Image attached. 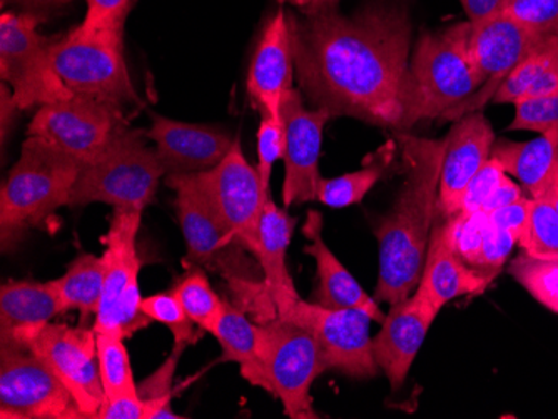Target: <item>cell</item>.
Segmentation results:
<instances>
[{"instance_id": "obj_17", "label": "cell", "mask_w": 558, "mask_h": 419, "mask_svg": "<svg viewBox=\"0 0 558 419\" xmlns=\"http://www.w3.org/2000/svg\"><path fill=\"white\" fill-rule=\"evenodd\" d=\"M281 115L284 122V206L318 201L323 131L335 115L326 109L304 108L303 94L294 87L284 94Z\"/></svg>"}, {"instance_id": "obj_31", "label": "cell", "mask_w": 558, "mask_h": 419, "mask_svg": "<svg viewBox=\"0 0 558 419\" xmlns=\"http://www.w3.org/2000/svg\"><path fill=\"white\" fill-rule=\"evenodd\" d=\"M100 381L109 399L140 396L124 337L111 331H96Z\"/></svg>"}, {"instance_id": "obj_7", "label": "cell", "mask_w": 558, "mask_h": 419, "mask_svg": "<svg viewBox=\"0 0 558 419\" xmlns=\"http://www.w3.org/2000/svg\"><path fill=\"white\" fill-rule=\"evenodd\" d=\"M262 387L283 405L291 419H315L313 383L325 373L318 343L308 328L283 316L258 324Z\"/></svg>"}, {"instance_id": "obj_4", "label": "cell", "mask_w": 558, "mask_h": 419, "mask_svg": "<svg viewBox=\"0 0 558 419\" xmlns=\"http://www.w3.org/2000/svg\"><path fill=\"white\" fill-rule=\"evenodd\" d=\"M166 184L175 190V212L186 241L183 266L219 274L230 286L233 305L253 312L256 323L276 318L275 308L266 298L258 259L247 258L250 251L218 223L203 197L178 174H169Z\"/></svg>"}, {"instance_id": "obj_11", "label": "cell", "mask_w": 558, "mask_h": 419, "mask_svg": "<svg viewBox=\"0 0 558 419\" xmlns=\"http://www.w3.org/2000/svg\"><path fill=\"white\" fill-rule=\"evenodd\" d=\"M143 212L114 209L105 243V291L94 331H111L131 337L149 326L150 319L141 311V259L137 255V233Z\"/></svg>"}, {"instance_id": "obj_44", "label": "cell", "mask_w": 558, "mask_h": 419, "mask_svg": "<svg viewBox=\"0 0 558 419\" xmlns=\"http://www.w3.org/2000/svg\"><path fill=\"white\" fill-rule=\"evenodd\" d=\"M184 346L174 344V352L169 356L168 361L156 371L149 380L144 381L143 384H137L140 396L143 399L165 398L169 396L172 390V377H174L175 366L180 361L181 355L184 353Z\"/></svg>"}, {"instance_id": "obj_3", "label": "cell", "mask_w": 558, "mask_h": 419, "mask_svg": "<svg viewBox=\"0 0 558 419\" xmlns=\"http://www.w3.org/2000/svg\"><path fill=\"white\" fill-rule=\"evenodd\" d=\"M470 22H457L422 33L416 40L401 89L398 133H407L420 121L441 119L480 89L470 54Z\"/></svg>"}, {"instance_id": "obj_18", "label": "cell", "mask_w": 558, "mask_h": 419, "mask_svg": "<svg viewBox=\"0 0 558 419\" xmlns=\"http://www.w3.org/2000/svg\"><path fill=\"white\" fill-rule=\"evenodd\" d=\"M438 312L425 294L416 289L409 298L391 306L385 316L381 330L373 337V355L378 368L387 374L391 390L403 386Z\"/></svg>"}, {"instance_id": "obj_26", "label": "cell", "mask_w": 558, "mask_h": 419, "mask_svg": "<svg viewBox=\"0 0 558 419\" xmlns=\"http://www.w3.org/2000/svg\"><path fill=\"white\" fill-rule=\"evenodd\" d=\"M490 158L505 174L515 177L532 199L547 197L558 176V130L526 143L495 140Z\"/></svg>"}, {"instance_id": "obj_30", "label": "cell", "mask_w": 558, "mask_h": 419, "mask_svg": "<svg viewBox=\"0 0 558 419\" xmlns=\"http://www.w3.org/2000/svg\"><path fill=\"white\" fill-rule=\"evenodd\" d=\"M393 143H388L379 147L378 151L359 171L348 172V174L333 177V180H323L322 177L318 187V201L335 209L360 205L366 194L384 177L385 171L393 161Z\"/></svg>"}, {"instance_id": "obj_9", "label": "cell", "mask_w": 558, "mask_h": 419, "mask_svg": "<svg viewBox=\"0 0 558 419\" xmlns=\"http://www.w3.org/2000/svg\"><path fill=\"white\" fill-rule=\"evenodd\" d=\"M44 19L33 12L0 15V77L11 87L19 109L43 108L74 96L52 64L54 37L37 30Z\"/></svg>"}, {"instance_id": "obj_45", "label": "cell", "mask_w": 558, "mask_h": 419, "mask_svg": "<svg viewBox=\"0 0 558 419\" xmlns=\"http://www.w3.org/2000/svg\"><path fill=\"white\" fill-rule=\"evenodd\" d=\"M529 206L530 199L522 197L520 201L513 202V205L505 206V208L490 212L488 218H490L495 226L509 231L519 241L520 234H522L523 227H525L526 218H529Z\"/></svg>"}, {"instance_id": "obj_13", "label": "cell", "mask_w": 558, "mask_h": 419, "mask_svg": "<svg viewBox=\"0 0 558 419\" xmlns=\"http://www.w3.org/2000/svg\"><path fill=\"white\" fill-rule=\"evenodd\" d=\"M124 111L93 97L74 96L37 109L29 136L43 137L81 164L105 151L109 140L125 126Z\"/></svg>"}, {"instance_id": "obj_24", "label": "cell", "mask_w": 558, "mask_h": 419, "mask_svg": "<svg viewBox=\"0 0 558 419\" xmlns=\"http://www.w3.org/2000/svg\"><path fill=\"white\" fill-rule=\"evenodd\" d=\"M52 284L11 281L0 289V343L29 348L37 334L61 315Z\"/></svg>"}, {"instance_id": "obj_14", "label": "cell", "mask_w": 558, "mask_h": 419, "mask_svg": "<svg viewBox=\"0 0 558 419\" xmlns=\"http://www.w3.org/2000/svg\"><path fill=\"white\" fill-rule=\"evenodd\" d=\"M470 26V54L478 74L480 89L441 115L444 121H459L470 112L484 109L505 77L547 37L526 29L505 14Z\"/></svg>"}, {"instance_id": "obj_15", "label": "cell", "mask_w": 558, "mask_h": 419, "mask_svg": "<svg viewBox=\"0 0 558 419\" xmlns=\"http://www.w3.org/2000/svg\"><path fill=\"white\" fill-rule=\"evenodd\" d=\"M283 318L312 331L326 371L337 369L359 380L378 374L369 334L373 319L362 309H329L300 299Z\"/></svg>"}, {"instance_id": "obj_37", "label": "cell", "mask_w": 558, "mask_h": 419, "mask_svg": "<svg viewBox=\"0 0 558 419\" xmlns=\"http://www.w3.org/2000/svg\"><path fill=\"white\" fill-rule=\"evenodd\" d=\"M172 394L165 398L143 399L141 396L109 399L97 412V419H180L172 411Z\"/></svg>"}, {"instance_id": "obj_40", "label": "cell", "mask_w": 558, "mask_h": 419, "mask_svg": "<svg viewBox=\"0 0 558 419\" xmlns=\"http://www.w3.org/2000/svg\"><path fill=\"white\" fill-rule=\"evenodd\" d=\"M284 152V122L283 119L272 118L271 114H262V124L258 130V169L263 187L269 193L272 165Z\"/></svg>"}, {"instance_id": "obj_21", "label": "cell", "mask_w": 558, "mask_h": 419, "mask_svg": "<svg viewBox=\"0 0 558 419\" xmlns=\"http://www.w3.org/2000/svg\"><path fill=\"white\" fill-rule=\"evenodd\" d=\"M294 72L288 14L279 8L263 30L247 76V96L259 114L266 112L272 118L283 119L281 102L284 94L294 87Z\"/></svg>"}, {"instance_id": "obj_27", "label": "cell", "mask_w": 558, "mask_h": 419, "mask_svg": "<svg viewBox=\"0 0 558 419\" xmlns=\"http://www.w3.org/2000/svg\"><path fill=\"white\" fill-rule=\"evenodd\" d=\"M555 90H558V37L547 36L505 77L492 101L515 106Z\"/></svg>"}, {"instance_id": "obj_29", "label": "cell", "mask_w": 558, "mask_h": 419, "mask_svg": "<svg viewBox=\"0 0 558 419\" xmlns=\"http://www.w3.org/2000/svg\"><path fill=\"white\" fill-rule=\"evenodd\" d=\"M105 276L106 264L102 256L99 258L86 252L77 256L68 266L64 276L50 281L58 293L62 312L77 309L83 321L96 316L105 291Z\"/></svg>"}, {"instance_id": "obj_48", "label": "cell", "mask_w": 558, "mask_h": 419, "mask_svg": "<svg viewBox=\"0 0 558 419\" xmlns=\"http://www.w3.org/2000/svg\"><path fill=\"white\" fill-rule=\"evenodd\" d=\"M0 122H2V144L5 143L9 136V126L14 121L15 112L21 111L15 104L14 94L9 90V86L2 83V89H0Z\"/></svg>"}, {"instance_id": "obj_50", "label": "cell", "mask_w": 558, "mask_h": 419, "mask_svg": "<svg viewBox=\"0 0 558 419\" xmlns=\"http://www.w3.org/2000/svg\"><path fill=\"white\" fill-rule=\"evenodd\" d=\"M11 2L24 9V12L43 15V12L54 11L62 5H68L71 0H11Z\"/></svg>"}, {"instance_id": "obj_38", "label": "cell", "mask_w": 558, "mask_h": 419, "mask_svg": "<svg viewBox=\"0 0 558 419\" xmlns=\"http://www.w3.org/2000/svg\"><path fill=\"white\" fill-rule=\"evenodd\" d=\"M550 130H558V90L515 104V118L510 122L509 131L544 134Z\"/></svg>"}, {"instance_id": "obj_39", "label": "cell", "mask_w": 558, "mask_h": 419, "mask_svg": "<svg viewBox=\"0 0 558 419\" xmlns=\"http://www.w3.org/2000/svg\"><path fill=\"white\" fill-rule=\"evenodd\" d=\"M504 14L542 36L558 37V0H509Z\"/></svg>"}, {"instance_id": "obj_16", "label": "cell", "mask_w": 558, "mask_h": 419, "mask_svg": "<svg viewBox=\"0 0 558 419\" xmlns=\"http://www.w3.org/2000/svg\"><path fill=\"white\" fill-rule=\"evenodd\" d=\"M72 394L84 418H96L106 403L94 328L49 323L29 344Z\"/></svg>"}, {"instance_id": "obj_10", "label": "cell", "mask_w": 558, "mask_h": 419, "mask_svg": "<svg viewBox=\"0 0 558 419\" xmlns=\"http://www.w3.org/2000/svg\"><path fill=\"white\" fill-rule=\"evenodd\" d=\"M178 176L203 197L218 223L256 258L269 193L263 187L258 169L244 158L240 139L215 168Z\"/></svg>"}, {"instance_id": "obj_1", "label": "cell", "mask_w": 558, "mask_h": 419, "mask_svg": "<svg viewBox=\"0 0 558 419\" xmlns=\"http://www.w3.org/2000/svg\"><path fill=\"white\" fill-rule=\"evenodd\" d=\"M301 94L313 109L400 130L413 24L403 0H372L351 14L287 12Z\"/></svg>"}, {"instance_id": "obj_34", "label": "cell", "mask_w": 558, "mask_h": 419, "mask_svg": "<svg viewBox=\"0 0 558 419\" xmlns=\"http://www.w3.org/2000/svg\"><path fill=\"white\" fill-rule=\"evenodd\" d=\"M517 244L532 258L558 256V214L547 197H530L529 218Z\"/></svg>"}, {"instance_id": "obj_28", "label": "cell", "mask_w": 558, "mask_h": 419, "mask_svg": "<svg viewBox=\"0 0 558 419\" xmlns=\"http://www.w3.org/2000/svg\"><path fill=\"white\" fill-rule=\"evenodd\" d=\"M213 336L222 348V361L238 362L244 380L262 387V366L258 359V324L247 318L243 309L226 299L225 315Z\"/></svg>"}, {"instance_id": "obj_8", "label": "cell", "mask_w": 558, "mask_h": 419, "mask_svg": "<svg viewBox=\"0 0 558 419\" xmlns=\"http://www.w3.org/2000/svg\"><path fill=\"white\" fill-rule=\"evenodd\" d=\"M50 58L58 76L77 96L93 97L124 111L137 104L136 89L125 64L122 34L80 29L56 39Z\"/></svg>"}, {"instance_id": "obj_42", "label": "cell", "mask_w": 558, "mask_h": 419, "mask_svg": "<svg viewBox=\"0 0 558 419\" xmlns=\"http://www.w3.org/2000/svg\"><path fill=\"white\" fill-rule=\"evenodd\" d=\"M505 177H507V174H505L504 169L494 159H488L487 164L476 172L469 186H466L460 212H463V214H475V212L482 211L485 202L490 199L492 194L500 186Z\"/></svg>"}, {"instance_id": "obj_19", "label": "cell", "mask_w": 558, "mask_h": 419, "mask_svg": "<svg viewBox=\"0 0 558 419\" xmlns=\"http://www.w3.org/2000/svg\"><path fill=\"white\" fill-rule=\"evenodd\" d=\"M494 143V130L482 112H470L454 121L447 136L441 164L438 215L451 218L460 212L466 186L476 172L487 164Z\"/></svg>"}, {"instance_id": "obj_23", "label": "cell", "mask_w": 558, "mask_h": 419, "mask_svg": "<svg viewBox=\"0 0 558 419\" xmlns=\"http://www.w3.org/2000/svg\"><path fill=\"white\" fill-rule=\"evenodd\" d=\"M323 221L318 212L310 211L308 221L304 223L303 234L308 237V246L303 251L316 262L318 284L313 291L312 303L329 309H362L372 316L375 323H384L385 316L375 299L365 293L359 281L338 261L323 241Z\"/></svg>"}, {"instance_id": "obj_43", "label": "cell", "mask_w": 558, "mask_h": 419, "mask_svg": "<svg viewBox=\"0 0 558 419\" xmlns=\"http://www.w3.org/2000/svg\"><path fill=\"white\" fill-rule=\"evenodd\" d=\"M515 244V236L509 233V231L500 230V227L495 226L487 214V224H485L484 230V243H482V252H480V269H482L484 273L497 276Z\"/></svg>"}, {"instance_id": "obj_2", "label": "cell", "mask_w": 558, "mask_h": 419, "mask_svg": "<svg viewBox=\"0 0 558 419\" xmlns=\"http://www.w3.org/2000/svg\"><path fill=\"white\" fill-rule=\"evenodd\" d=\"M407 180L391 211L375 227L379 274L375 298L393 306L412 296L422 280L429 234L438 215V187L447 137L423 139L398 133Z\"/></svg>"}, {"instance_id": "obj_51", "label": "cell", "mask_w": 558, "mask_h": 419, "mask_svg": "<svg viewBox=\"0 0 558 419\" xmlns=\"http://www.w3.org/2000/svg\"><path fill=\"white\" fill-rule=\"evenodd\" d=\"M547 199L551 202L558 214V176L555 180L554 186H551L550 193L547 194Z\"/></svg>"}, {"instance_id": "obj_47", "label": "cell", "mask_w": 558, "mask_h": 419, "mask_svg": "<svg viewBox=\"0 0 558 419\" xmlns=\"http://www.w3.org/2000/svg\"><path fill=\"white\" fill-rule=\"evenodd\" d=\"M522 186L517 184L515 181L510 180L509 174L501 181L500 186L494 190L490 199L485 202L484 208H482V212H490L497 211V209L505 208V206L513 205V202L520 201L522 199Z\"/></svg>"}, {"instance_id": "obj_6", "label": "cell", "mask_w": 558, "mask_h": 419, "mask_svg": "<svg viewBox=\"0 0 558 419\" xmlns=\"http://www.w3.org/2000/svg\"><path fill=\"white\" fill-rule=\"evenodd\" d=\"M144 139L146 131L122 126L105 151L83 164L68 206L105 202L122 211L143 212L155 199L159 180L166 176L156 149Z\"/></svg>"}, {"instance_id": "obj_46", "label": "cell", "mask_w": 558, "mask_h": 419, "mask_svg": "<svg viewBox=\"0 0 558 419\" xmlns=\"http://www.w3.org/2000/svg\"><path fill=\"white\" fill-rule=\"evenodd\" d=\"M470 24L488 21L505 12L509 0H460Z\"/></svg>"}, {"instance_id": "obj_20", "label": "cell", "mask_w": 558, "mask_h": 419, "mask_svg": "<svg viewBox=\"0 0 558 419\" xmlns=\"http://www.w3.org/2000/svg\"><path fill=\"white\" fill-rule=\"evenodd\" d=\"M147 139L156 144V155L169 174H190L218 165L236 139L219 127L172 121L153 115Z\"/></svg>"}, {"instance_id": "obj_36", "label": "cell", "mask_w": 558, "mask_h": 419, "mask_svg": "<svg viewBox=\"0 0 558 419\" xmlns=\"http://www.w3.org/2000/svg\"><path fill=\"white\" fill-rule=\"evenodd\" d=\"M487 224V212L475 214H457L447 218V237L450 248L470 268L480 269V252L484 243V230Z\"/></svg>"}, {"instance_id": "obj_35", "label": "cell", "mask_w": 558, "mask_h": 419, "mask_svg": "<svg viewBox=\"0 0 558 419\" xmlns=\"http://www.w3.org/2000/svg\"><path fill=\"white\" fill-rule=\"evenodd\" d=\"M141 311L156 323L165 324L172 336H174V344L180 346H191L196 344L203 337L205 331L193 323V319L184 311L183 305L180 299L175 298L174 294L169 293L153 294L147 296L141 301Z\"/></svg>"}, {"instance_id": "obj_25", "label": "cell", "mask_w": 558, "mask_h": 419, "mask_svg": "<svg viewBox=\"0 0 558 419\" xmlns=\"http://www.w3.org/2000/svg\"><path fill=\"white\" fill-rule=\"evenodd\" d=\"M294 226L296 219L291 218L284 209L278 208L269 197L259 226L256 259L262 266L266 298L275 308L276 316L287 315L301 299L287 268L288 246L293 237Z\"/></svg>"}, {"instance_id": "obj_49", "label": "cell", "mask_w": 558, "mask_h": 419, "mask_svg": "<svg viewBox=\"0 0 558 419\" xmlns=\"http://www.w3.org/2000/svg\"><path fill=\"white\" fill-rule=\"evenodd\" d=\"M279 4H290L301 14L313 15L322 12L337 11L341 0H278Z\"/></svg>"}, {"instance_id": "obj_22", "label": "cell", "mask_w": 558, "mask_h": 419, "mask_svg": "<svg viewBox=\"0 0 558 419\" xmlns=\"http://www.w3.org/2000/svg\"><path fill=\"white\" fill-rule=\"evenodd\" d=\"M494 280L492 274L470 268L454 255L448 243L447 218L437 215L429 234L422 280L416 289L422 291L429 303L441 311L451 299L484 293Z\"/></svg>"}, {"instance_id": "obj_5", "label": "cell", "mask_w": 558, "mask_h": 419, "mask_svg": "<svg viewBox=\"0 0 558 419\" xmlns=\"http://www.w3.org/2000/svg\"><path fill=\"white\" fill-rule=\"evenodd\" d=\"M81 164L43 137L29 136L0 190L2 251L17 246L31 227L69 205Z\"/></svg>"}, {"instance_id": "obj_32", "label": "cell", "mask_w": 558, "mask_h": 419, "mask_svg": "<svg viewBox=\"0 0 558 419\" xmlns=\"http://www.w3.org/2000/svg\"><path fill=\"white\" fill-rule=\"evenodd\" d=\"M171 293L180 299L184 311L193 323L206 333H213L225 315L226 299L222 301L209 284L205 269L191 268L186 276L181 278Z\"/></svg>"}, {"instance_id": "obj_12", "label": "cell", "mask_w": 558, "mask_h": 419, "mask_svg": "<svg viewBox=\"0 0 558 419\" xmlns=\"http://www.w3.org/2000/svg\"><path fill=\"white\" fill-rule=\"evenodd\" d=\"M0 416L8 419L84 418L58 374L33 349L0 343Z\"/></svg>"}, {"instance_id": "obj_33", "label": "cell", "mask_w": 558, "mask_h": 419, "mask_svg": "<svg viewBox=\"0 0 558 419\" xmlns=\"http://www.w3.org/2000/svg\"><path fill=\"white\" fill-rule=\"evenodd\" d=\"M509 274L532 298L558 315V256L532 258L522 252L509 266Z\"/></svg>"}, {"instance_id": "obj_41", "label": "cell", "mask_w": 558, "mask_h": 419, "mask_svg": "<svg viewBox=\"0 0 558 419\" xmlns=\"http://www.w3.org/2000/svg\"><path fill=\"white\" fill-rule=\"evenodd\" d=\"M86 17L80 29L124 34V22L133 8V0H86Z\"/></svg>"}]
</instances>
